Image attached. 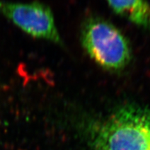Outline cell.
<instances>
[{
	"label": "cell",
	"instance_id": "277c9868",
	"mask_svg": "<svg viewBox=\"0 0 150 150\" xmlns=\"http://www.w3.org/2000/svg\"><path fill=\"white\" fill-rule=\"evenodd\" d=\"M116 13L136 25L150 27V5L146 0H107Z\"/></svg>",
	"mask_w": 150,
	"mask_h": 150
},
{
	"label": "cell",
	"instance_id": "6da1fadb",
	"mask_svg": "<svg viewBox=\"0 0 150 150\" xmlns=\"http://www.w3.org/2000/svg\"><path fill=\"white\" fill-rule=\"evenodd\" d=\"M93 150H150V110L127 105L90 131Z\"/></svg>",
	"mask_w": 150,
	"mask_h": 150
},
{
	"label": "cell",
	"instance_id": "3957f363",
	"mask_svg": "<svg viewBox=\"0 0 150 150\" xmlns=\"http://www.w3.org/2000/svg\"><path fill=\"white\" fill-rule=\"evenodd\" d=\"M0 13L31 36L61 44L53 13L45 4L39 1L16 3L0 0Z\"/></svg>",
	"mask_w": 150,
	"mask_h": 150
},
{
	"label": "cell",
	"instance_id": "7a4b0ae2",
	"mask_svg": "<svg viewBox=\"0 0 150 150\" xmlns=\"http://www.w3.org/2000/svg\"><path fill=\"white\" fill-rule=\"evenodd\" d=\"M81 42L91 59L106 70H121L131 60V51L126 38L102 18H91L85 22Z\"/></svg>",
	"mask_w": 150,
	"mask_h": 150
}]
</instances>
